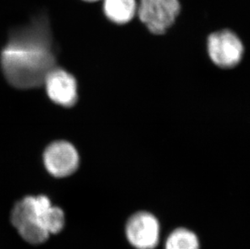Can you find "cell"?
Returning <instances> with one entry per match:
<instances>
[{"instance_id":"9","label":"cell","mask_w":250,"mask_h":249,"mask_svg":"<svg viewBox=\"0 0 250 249\" xmlns=\"http://www.w3.org/2000/svg\"><path fill=\"white\" fill-rule=\"evenodd\" d=\"M40 206L38 197H26L17 202L12 212V223L18 229L27 222L38 219Z\"/></svg>"},{"instance_id":"2","label":"cell","mask_w":250,"mask_h":249,"mask_svg":"<svg viewBox=\"0 0 250 249\" xmlns=\"http://www.w3.org/2000/svg\"><path fill=\"white\" fill-rule=\"evenodd\" d=\"M181 12L179 0H139L137 16L150 33L162 35L174 24Z\"/></svg>"},{"instance_id":"1","label":"cell","mask_w":250,"mask_h":249,"mask_svg":"<svg viewBox=\"0 0 250 249\" xmlns=\"http://www.w3.org/2000/svg\"><path fill=\"white\" fill-rule=\"evenodd\" d=\"M1 65L10 84L29 89L44 84L56 67L50 31L44 21H35L12 33L1 53Z\"/></svg>"},{"instance_id":"11","label":"cell","mask_w":250,"mask_h":249,"mask_svg":"<svg viewBox=\"0 0 250 249\" xmlns=\"http://www.w3.org/2000/svg\"><path fill=\"white\" fill-rule=\"evenodd\" d=\"M20 234L25 241L32 245H39L47 240L50 233L38 219L27 222L18 228Z\"/></svg>"},{"instance_id":"4","label":"cell","mask_w":250,"mask_h":249,"mask_svg":"<svg viewBox=\"0 0 250 249\" xmlns=\"http://www.w3.org/2000/svg\"><path fill=\"white\" fill-rule=\"evenodd\" d=\"M129 242L138 249H153L158 245L160 224L153 214L138 212L130 217L125 227Z\"/></svg>"},{"instance_id":"10","label":"cell","mask_w":250,"mask_h":249,"mask_svg":"<svg viewBox=\"0 0 250 249\" xmlns=\"http://www.w3.org/2000/svg\"><path fill=\"white\" fill-rule=\"evenodd\" d=\"M166 249H199V242L194 233L186 228H177L167 237Z\"/></svg>"},{"instance_id":"7","label":"cell","mask_w":250,"mask_h":249,"mask_svg":"<svg viewBox=\"0 0 250 249\" xmlns=\"http://www.w3.org/2000/svg\"><path fill=\"white\" fill-rule=\"evenodd\" d=\"M136 0H104L103 10L105 17L117 24H125L137 16Z\"/></svg>"},{"instance_id":"5","label":"cell","mask_w":250,"mask_h":249,"mask_svg":"<svg viewBox=\"0 0 250 249\" xmlns=\"http://www.w3.org/2000/svg\"><path fill=\"white\" fill-rule=\"evenodd\" d=\"M44 163L48 172L52 176L65 177L72 174L77 169L78 153L67 142H55L45 149Z\"/></svg>"},{"instance_id":"12","label":"cell","mask_w":250,"mask_h":249,"mask_svg":"<svg viewBox=\"0 0 250 249\" xmlns=\"http://www.w3.org/2000/svg\"><path fill=\"white\" fill-rule=\"evenodd\" d=\"M86 2H97V1H99V0H84Z\"/></svg>"},{"instance_id":"3","label":"cell","mask_w":250,"mask_h":249,"mask_svg":"<svg viewBox=\"0 0 250 249\" xmlns=\"http://www.w3.org/2000/svg\"><path fill=\"white\" fill-rule=\"evenodd\" d=\"M208 52L210 60L216 66L229 69L240 63L245 48L236 33L229 29H223L208 37Z\"/></svg>"},{"instance_id":"8","label":"cell","mask_w":250,"mask_h":249,"mask_svg":"<svg viewBox=\"0 0 250 249\" xmlns=\"http://www.w3.org/2000/svg\"><path fill=\"white\" fill-rule=\"evenodd\" d=\"M38 220L45 227L48 232L57 234L64 227V214L61 209L53 207L50 199L45 196H40V213Z\"/></svg>"},{"instance_id":"6","label":"cell","mask_w":250,"mask_h":249,"mask_svg":"<svg viewBox=\"0 0 250 249\" xmlns=\"http://www.w3.org/2000/svg\"><path fill=\"white\" fill-rule=\"evenodd\" d=\"M45 88L48 96L57 104L71 107L77 101L76 79L62 69H53L45 78Z\"/></svg>"}]
</instances>
